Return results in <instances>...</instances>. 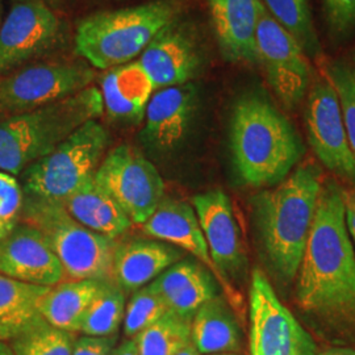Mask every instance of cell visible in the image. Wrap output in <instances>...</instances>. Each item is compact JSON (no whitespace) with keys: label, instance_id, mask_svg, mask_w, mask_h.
Returning <instances> with one entry per match:
<instances>
[{"label":"cell","instance_id":"6da1fadb","mask_svg":"<svg viewBox=\"0 0 355 355\" xmlns=\"http://www.w3.org/2000/svg\"><path fill=\"white\" fill-rule=\"evenodd\" d=\"M296 303L334 329L355 331V250L349 236L343 189L322 183L316 215L297 271Z\"/></svg>","mask_w":355,"mask_h":355},{"label":"cell","instance_id":"7a4b0ae2","mask_svg":"<svg viewBox=\"0 0 355 355\" xmlns=\"http://www.w3.org/2000/svg\"><path fill=\"white\" fill-rule=\"evenodd\" d=\"M229 139L234 168L252 187L279 184L305 153L291 121L255 91L234 103Z\"/></svg>","mask_w":355,"mask_h":355},{"label":"cell","instance_id":"3957f363","mask_svg":"<svg viewBox=\"0 0 355 355\" xmlns=\"http://www.w3.org/2000/svg\"><path fill=\"white\" fill-rule=\"evenodd\" d=\"M321 186L316 166H299L275 189L253 198L254 220L267 263L283 284L297 275Z\"/></svg>","mask_w":355,"mask_h":355},{"label":"cell","instance_id":"277c9868","mask_svg":"<svg viewBox=\"0 0 355 355\" xmlns=\"http://www.w3.org/2000/svg\"><path fill=\"white\" fill-rule=\"evenodd\" d=\"M103 112L101 89L89 86L37 110L0 119V171L20 175Z\"/></svg>","mask_w":355,"mask_h":355},{"label":"cell","instance_id":"5b68a950","mask_svg":"<svg viewBox=\"0 0 355 355\" xmlns=\"http://www.w3.org/2000/svg\"><path fill=\"white\" fill-rule=\"evenodd\" d=\"M182 12L183 0H153L92 13L76 26V54L99 70L132 62L162 28L179 20Z\"/></svg>","mask_w":355,"mask_h":355},{"label":"cell","instance_id":"8992f818","mask_svg":"<svg viewBox=\"0 0 355 355\" xmlns=\"http://www.w3.org/2000/svg\"><path fill=\"white\" fill-rule=\"evenodd\" d=\"M20 220L42 233L69 278H111L114 240L79 224L60 202L24 196Z\"/></svg>","mask_w":355,"mask_h":355},{"label":"cell","instance_id":"52a82bcc","mask_svg":"<svg viewBox=\"0 0 355 355\" xmlns=\"http://www.w3.org/2000/svg\"><path fill=\"white\" fill-rule=\"evenodd\" d=\"M110 135L98 120L79 128L54 152L21 173L26 198L64 202L89 178L105 157Z\"/></svg>","mask_w":355,"mask_h":355},{"label":"cell","instance_id":"ba28073f","mask_svg":"<svg viewBox=\"0 0 355 355\" xmlns=\"http://www.w3.org/2000/svg\"><path fill=\"white\" fill-rule=\"evenodd\" d=\"M96 74L85 62H32L0 76V119L24 114L87 89Z\"/></svg>","mask_w":355,"mask_h":355},{"label":"cell","instance_id":"9c48e42d","mask_svg":"<svg viewBox=\"0 0 355 355\" xmlns=\"http://www.w3.org/2000/svg\"><path fill=\"white\" fill-rule=\"evenodd\" d=\"M95 179L133 224H144L164 199L165 184L158 170L127 144L105 154Z\"/></svg>","mask_w":355,"mask_h":355},{"label":"cell","instance_id":"30bf717a","mask_svg":"<svg viewBox=\"0 0 355 355\" xmlns=\"http://www.w3.org/2000/svg\"><path fill=\"white\" fill-rule=\"evenodd\" d=\"M257 58L267 83L287 110H295L306 96L312 82L309 58L291 35L262 6L255 32Z\"/></svg>","mask_w":355,"mask_h":355},{"label":"cell","instance_id":"8fae6325","mask_svg":"<svg viewBox=\"0 0 355 355\" xmlns=\"http://www.w3.org/2000/svg\"><path fill=\"white\" fill-rule=\"evenodd\" d=\"M250 355H316L313 338L259 268H254L250 284Z\"/></svg>","mask_w":355,"mask_h":355},{"label":"cell","instance_id":"7c38bea8","mask_svg":"<svg viewBox=\"0 0 355 355\" xmlns=\"http://www.w3.org/2000/svg\"><path fill=\"white\" fill-rule=\"evenodd\" d=\"M305 98V128L312 150L330 171L355 183L354 153L347 140L337 91L328 76H316Z\"/></svg>","mask_w":355,"mask_h":355},{"label":"cell","instance_id":"4fadbf2b","mask_svg":"<svg viewBox=\"0 0 355 355\" xmlns=\"http://www.w3.org/2000/svg\"><path fill=\"white\" fill-rule=\"evenodd\" d=\"M62 35L60 17L42 0L17 1L0 28V76L32 64Z\"/></svg>","mask_w":355,"mask_h":355},{"label":"cell","instance_id":"5bb4252c","mask_svg":"<svg viewBox=\"0 0 355 355\" xmlns=\"http://www.w3.org/2000/svg\"><path fill=\"white\" fill-rule=\"evenodd\" d=\"M140 64L155 89L186 85L202 71L203 51L190 26L175 20L153 38L141 54Z\"/></svg>","mask_w":355,"mask_h":355},{"label":"cell","instance_id":"9a60e30c","mask_svg":"<svg viewBox=\"0 0 355 355\" xmlns=\"http://www.w3.org/2000/svg\"><path fill=\"white\" fill-rule=\"evenodd\" d=\"M199 108V89L193 83L154 92L145 111L141 141L155 154H168L186 140Z\"/></svg>","mask_w":355,"mask_h":355},{"label":"cell","instance_id":"2e32d148","mask_svg":"<svg viewBox=\"0 0 355 355\" xmlns=\"http://www.w3.org/2000/svg\"><path fill=\"white\" fill-rule=\"evenodd\" d=\"M192 204L220 274L225 279L241 274L246 266V255L228 195L221 190L207 191L195 195Z\"/></svg>","mask_w":355,"mask_h":355},{"label":"cell","instance_id":"e0dca14e","mask_svg":"<svg viewBox=\"0 0 355 355\" xmlns=\"http://www.w3.org/2000/svg\"><path fill=\"white\" fill-rule=\"evenodd\" d=\"M0 274L45 287L55 286L66 277L42 233L26 223L17 224L0 241Z\"/></svg>","mask_w":355,"mask_h":355},{"label":"cell","instance_id":"ac0fdd59","mask_svg":"<svg viewBox=\"0 0 355 355\" xmlns=\"http://www.w3.org/2000/svg\"><path fill=\"white\" fill-rule=\"evenodd\" d=\"M144 232L153 239L171 243L192 254L214 274L228 293L230 302L233 304L240 303V296L214 263L198 216L190 204L177 199H162L154 214L144 223Z\"/></svg>","mask_w":355,"mask_h":355},{"label":"cell","instance_id":"d6986e66","mask_svg":"<svg viewBox=\"0 0 355 355\" xmlns=\"http://www.w3.org/2000/svg\"><path fill=\"white\" fill-rule=\"evenodd\" d=\"M216 41L224 60L232 64H255V32L261 0H207Z\"/></svg>","mask_w":355,"mask_h":355},{"label":"cell","instance_id":"ffe728a7","mask_svg":"<svg viewBox=\"0 0 355 355\" xmlns=\"http://www.w3.org/2000/svg\"><path fill=\"white\" fill-rule=\"evenodd\" d=\"M182 257L179 248L166 242L142 239L124 242L114 252V283L127 293L136 292L157 279Z\"/></svg>","mask_w":355,"mask_h":355},{"label":"cell","instance_id":"44dd1931","mask_svg":"<svg viewBox=\"0 0 355 355\" xmlns=\"http://www.w3.org/2000/svg\"><path fill=\"white\" fill-rule=\"evenodd\" d=\"M154 91L152 79L140 61L116 66L103 76L101 94L104 111L116 121L139 124L145 117Z\"/></svg>","mask_w":355,"mask_h":355},{"label":"cell","instance_id":"7402d4cb","mask_svg":"<svg viewBox=\"0 0 355 355\" xmlns=\"http://www.w3.org/2000/svg\"><path fill=\"white\" fill-rule=\"evenodd\" d=\"M168 311L192 320L198 309L217 296V280L199 262L180 259L152 282Z\"/></svg>","mask_w":355,"mask_h":355},{"label":"cell","instance_id":"603a6c76","mask_svg":"<svg viewBox=\"0 0 355 355\" xmlns=\"http://www.w3.org/2000/svg\"><path fill=\"white\" fill-rule=\"evenodd\" d=\"M60 203L79 224L112 240L133 224L124 209L96 182L95 175Z\"/></svg>","mask_w":355,"mask_h":355},{"label":"cell","instance_id":"cb8c5ba5","mask_svg":"<svg viewBox=\"0 0 355 355\" xmlns=\"http://www.w3.org/2000/svg\"><path fill=\"white\" fill-rule=\"evenodd\" d=\"M191 341L200 354H236L241 350V328L223 296L217 295L198 309L191 322Z\"/></svg>","mask_w":355,"mask_h":355},{"label":"cell","instance_id":"d4e9b609","mask_svg":"<svg viewBox=\"0 0 355 355\" xmlns=\"http://www.w3.org/2000/svg\"><path fill=\"white\" fill-rule=\"evenodd\" d=\"M103 283L104 280L73 279L51 286L40 302L41 316L53 327L76 334Z\"/></svg>","mask_w":355,"mask_h":355},{"label":"cell","instance_id":"484cf974","mask_svg":"<svg viewBox=\"0 0 355 355\" xmlns=\"http://www.w3.org/2000/svg\"><path fill=\"white\" fill-rule=\"evenodd\" d=\"M48 290L0 274V341H11L44 318L38 306Z\"/></svg>","mask_w":355,"mask_h":355},{"label":"cell","instance_id":"4316f807","mask_svg":"<svg viewBox=\"0 0 355 355\" xmlns=\"http://www.w3.org/2000/svg\"><path fill=\"white\" fill-rule=\"evenodd\" d=\"M267 12L284 28L302 46L305 55L311 60H320L322 48L308 0H261Z\"/></svg>","mask_w":355,"mask_h":355},{"label":"cell","instance_id":"83f0119b","mask_svg":"<svg viewBox=\"0 0 355 355\" xmlns=\"http://www.w3.org/2000/svg\"><path fill=\"white\" fill-rule=\"evenodd\" d=\"M125 308V292L111 279L104 280L102 290L86 311L80 333L92 337L116 336L124 321Z\"/></svg>","mask_w":355,"mask_h":355},{"label":"cell","instance_id":"f1b7e54d","mask_svg":"<svg viewBox=\"0 0 355 355\" xmlns=\"http://www.w3.org/2000/svg\"><path fill=\"white\" fill-rule=\"evenodd\" d=\"M190 318L168 311L135 337L140 355H175L191 341Z\"/></svg>","mask_w":355,"mask_h":355},{"label":"cell","instance_id":"f546056e","mask_svg":"<svg viewBox=\"0 0 355 355\" xmlns=\"http://www.w3.org/2000/svg\"><path fill=\"white\" fill-rule=\"evenodd\" d=\"M76 334L58 329L45 318L10 341L15 355H71Z\"/></svg>","mask_w":355,"mask_h":355},{"label":"cell","instance_id":"4dcf8cb0","mask_svg":"<svg viewBox=\"0 0 355 355\" xmlns=\"http://www.w3.org/2000/svg\"><path fill=\"white\" fill-rule=\"evenodd\" d=\"M168 312L165 299L155 290L152 283L133 293L124 315V334L135 338L142 330Z\"/></svg>","mask_w":355,"mask_h":355},{"label":"cell","instance_id":"1f68e13d","mask_svg":"<svg viewBox=\"0 0 355 355\" xmlns=\"http://www.w3.org/2000/svg\"><path fill=\"white\" fill-rule=\"evenodd\" d=\"M325 76L337 91L347 140L355 155V76L352 66L340 60L331 61Z\"/></svg>","mask_w":355,"mask_h":355},{"label":"cell","instance_id":"d6a6232c","mask_svg":"<svg viewBox=\"0 0 355 355\" xmlns=\"http://www.w3.org/2000/svg\"><path fill=\"white\" fill-rule=\"evenodd\" d=\"M23 187L16 178L0 171V241L6 239L21 218Z\"/></svg>","mask_w":355,"mask_h":355},{"label":"cell","instance_id":"836d02e7","mask_svg":"<svg viewBox=\"0 0 355 355\" xmlns=\"http://www.w3.org/2000/svg\"><path fill=\"white\" fill-rule=\"evenodd\" d=\"M331 37L343 40L355 31V0H321Z\"/></svg>","mask_w":355,"mask_h":355},{"label":"cell","instance_id":"e575fe53","mask_svg":"<svg viewBox=\"0 0 355 355\" xmlns=\"http://www.w3.org/2000/svg\"><path fill=\"white\" fill-rule=\"evenodd\" d=\"M116 341V336L92 337L83 334L76 338L71 355H112Z\"/></svg>","mask_w":355,"mask_h":355},{"label":"cell","instance_id":"d590c367","mask_svg":"<svg viewBox=\"0 0 355 355\" xmlns=\"http://www.w3.org/2000/svg\"><path fill=\"white\" fill-rule=\"evenodd\" d=\"M343 204H345V218L346 227L352 242L355 246V189L343 190Z\"/></svg>","mask_w":355,"mask_h":355},{"label":"cell","instance_id":"8d00e7d4","mask_svg":"<svg viewBox=\"0 0 355 355\" xmlns=\"http://www.w3.org/2000/svg\"><path fill=\"white\" fill-rule=\"evenodd\" d=\"M112 355H140V352L135 338H128L121 345L114 347Z\"/></svg>","mask_w":355,"mask_h":355},{"label":"cell","instance_id":"74e56055","mask_svg":"<svg viewBox=\"0 0 355 355\" xmlns=\"http://www.w3.org/2000/svg\"><path fill=\"white\" fill-rule=\"evenodd\" d=\"M320 355H355V349L350 347H333L322 352Z\"/></svg>","mask_w":355,"mask_h":355},{"label":"cell","instance_id":"f35d334b","mask_svg":"<svg viewBox=\"0 0 355 355\" xmlns=\"http://www.w3.org/2000/svg\"><path fill=\"white\" fill-rule=\"evenodd\" d=\"M175 355H202L199 353V350L195 347V345L190 341L189 343H186Z\"/></svg>","mask_w":355,"mask_h":355},{"label":"cell","instance_id":"ab89813d","mask_svg":"<svg viewBox=\"0 0 355 355\" xmlns=\"http://www.w3.org/2000/svg\"><path fill=\"white\" fill-rule=\"evenodd\" d=\"M0 355H15V353L10 345L4 343V341H0Z\"/></svg>","mask_w":355,"mask_h":355},{"label":"cell","instance_id":"60d3db41","mask_svg":"<svg viewBox=\"0 0 355 355\" xmlns=\"http://www.w3.org/2000/svg\"><path fill=\"white\" fill-rule=\"evenodd\" d=\"M3 0H0V28L3 26V21H4V19H3Z\"/></svg>","mask_w":355,"mask_h":355},{"label":"cell","instance_id":"b9f144b4","mask_svg":"<svg viewBox=\"0 0 355 355\" xmlns=\"http://www.w3.org/2000/svg\"><path fill=\"white\" fill-rule=\"evenodd\" d=\"M16 1H26V0H16ZM42 1H45V3H53V1H55V0H42Z\"/></svg>","mask_w":355,"mask_h":355},{"label":"cell","instance_id":"7bdbcfd3","mask_svg":"<svg viewBox=\"0 0 355 355\" xmlns=\"http://www.w3.org/2000/svg\"><path fill=\"white\" fill-rule=\"evenodd\" d=\"M212 355H236V354H233V353H224V354H212Z\"/></svg>","mask_w":355,"mask_h":355},{"label":"cell","instance_id":"ee69618b","mask_svg":"<svg viewBox=\"0 0 355 355\" xmlns=\"http://www.w3.org/2000/svg\"><path fill=\"white\" fill-rule=\"evenodd\" d=\"M352 70H353V74H354L355 76V64L354 66H352Z\"/></svg>","mask_w":355,"mask_h":355}]
</instances>
